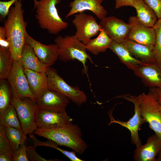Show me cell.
Masks as SVG:
<instances>
[{
    "label": "cell",
    "instance_id": "6da1fadb",
    "mask_svg": "<svg viewBox=\"0 0 161 161\" xmlns=\"http://www.w3.org/2000/svg\"><path fill=\"white\" fill-rule=\"evenodd\" d=\"M21 1L19 0L11 7L4 24L13 61L20 60L26 43L27 24L24 19Z\"/></svg>",
    "mask_w": 161,
    "mask_h": 161
},
{
    "label": "cell",
    "instance_id": "30bf717a",
    "mask_svg": "<svg viewBox=\"0 0 161 161\" xmlns=\"http://www.w3.org/2000/svg\"><path fill=\"white\" fill-rule=\"evenodd\" d=\"M7 79L13 95L20 99L29 97L36 102L30 88L23 66L19 61H13Z\"/></svg>",
    "mask_w": 161,
    "mask_h": 161
},
{
    "label": "cell",
    "instance_id": "ab89813d",
    "mask_svg": "<svg viewBox=\"0 0 161 161\" xmlns=\"http://www.w3.org/2000/svg\"><path fill=\"white\" fill-rule=\"evenodd\" d=\"M157 106L159 110L161 111V105L159 104L157 102Z\"/></svg>",
    "mask_w": 161,
    "mask_h": 161
},
{
    "label": "cell",
    "instance_id": "ac0fdd59",
    "mask_svg": "<svg viewBox=\"0 0 161 161\" xmlns=\"http://www.w3.org/2000/svg\"><path fill=\"white\" fill-rule=\"evenodd\" d=\"M69 102V99L65 96L49 89L36 100L39 108L53 109H66Z\"/></svg>",
    "mask_w": 161,
    "mask_h": 161
},
{
    "label": "cell",
    "instance_id": "7a4b0ae2",
    "mask_svg": "<svg viewBox=\"0 0 161 161\" xmlns=\"http://www.w3.org/2000/svg\"><path fill=\"white\" fill-rule=\"evenodd\" d=\"M34 133L53 141L58 145L68 147L79 154H83L88 147L82 138L80 129L72 122L55 129L38 128Z\"/></svg>",
    "mask_w": 161,
    "mask_h": 161
},
{
    "label": "cell",
    "instance_id": "7402d4cb",
    "mask_svg": "<svg viewBox=\"0 0 161 161\" xmlns=\"http://www.w3.org/2000/svg\"><path fill=\"white\" fill-rule=\"evenodd\" d=\"M109 49L117 56L121 63L133 71L139 65L143 63L134 58L123 43L112 41Z\"/></svg>",
    "mask_w": 161,
    "mask_h": 161
},
{
    "label": "cell",
    "instance_id": "4dcf8cb0",
    "mask_svg": "<svg viewBox=\"0 0 161 161\" xmlns=\"http://www.w3.org/2000/svg\"><path fill=\"white\" fill-rule=\"evenodd\" d=\"M14 152L5 134V127L0 125V154H7L13 157Z\"/></svg>",
    "mask_w": 161,
    "mask_h": 161
},
{
    "label": "cell",
    "instance_id": "3957f363",
    "mask_svg": "<svg viewBox=\"0 0 161 161\" xmlns=\"http://www.w3.org/2000/svg\"><path fill=\"white\" fill-rule=\"evenodd\" d=\"M35 17L40 27L56 35L66 29L68 23L60 16L56 5L61 0H33Z\"/></svg>",
    "mask_w": 161,
    "mask_h": 161
},
{
    "label": "cell",
    "instance_id": "e0dca14e",
    "mask_svg": "<svg viewBox=\"0 0 161 161\" xmlns=\"http://www.w3.org/2000/svg\"><path fill=\"white\" fill-rule=\"evenodd\" d=\"M103 0H73L69 3L70 9L66 15V18L73 15L88 10L92 12L99 19L106 17L107 10L102 5Z\"/></svg>",
    "mask_w": 161,
    "mask_h": 161
},
{
    "label": "cell",
    "instance_id": "2e32d148",
    "mask_svg": "<svg viewBox=\"0 0 161 161\" xmlns=\"http://www.w3.org/2000/svg\"><path fill=\"white\" fill-rule=\"evenodd\" d=\"M161 152V138L156 134L149 137L146 143L138 148L134 152L135 161H157V157Z\"/></svg>",
    "mask_w": 161,
    "mask_h": 161
},
{
    "label": "cell",
    "instance_id": "d4e9b609",
    "mask_svg": "<svg viewBox=\"0 0 161 161\" xmlns=\"http://www.w3.org/2000/svg\"><path fill=\"white\" fill-rule=\"evenodd\" d=\"M0 125L22 130L16 112L12 105L0 112Z\"/></svg>",
    "mask_w": 161,
    "mask_h": 161
},
{
    "label": "cell",
    "instance_id": "484cf974",
    "mask_svg": "<svg viewBox=\"0 0 161 161\" xmlns=\"http://www.w3.org/2000/svg\"><path fill=\"white\" fill-rule=\"evenodd\" d=\"M5 129L6 136L14 151L20 145H24L27 138L22 129L8 126L5 127Z\"/></svg>",
    "mask_w": 161,
    "mask_h": 161
},
{
    "label": "cell",
    "instance_id": "f35d334b",
    "mask_svg": "<svg viewBox=\"0 0 161 161\" xmlns=\"http://www.w3.org/2000/svg\"><path fill=\"white\" fill-rule=\"evenodd\" d=\"M157 161H161V152L159 154L157 158Z\"/></svg>",
    "mask_w": 161,
    "mask_h": 161
},
{
    "label": "cell",
    "instance_id": "4316f807",
    "mask_svg": "<svg viewBox=\"0 0 161 161\" xmlns=\"http://www.w3.org/2000/svg\"><path fill=\"white\" fill-rule=\"evenodd\" d=\"M13 62L9 49L0 47V80L7 79Z\"/></svg>",
    "mask_w": 161,
    "mask_h": 161
},
{
    "label": "cell",
    "instance_id": "e575fe53",
    "mask_svg": "<svg viewBox=\"0 0 161 161\" xmlns=\"http://www.w3.org/2000/svg\"><path fill=\"white\" fill-rule=\"evenodd\" d=\"M155 12L158 19L161 18V0H144Z\"/></svg>",
    "mask_w": 161,
    "mask_h": 161
},
{
    "label": "cell",
    "instance_id": "74e56055",
    "mask_svg": "<svg viewBox=\"0 0 161 161\" xmlns=\"http://www.w3.org/2000/svg\"><path fill=\"white\" fill-rule=\"evenodd\" d=\"M149 92L153 95L158 103L161 105V87L150 88Z\"/></svg>",
    "mask_w": 161,
    "mask_h": 161
},
{
    "label": "cell",
    "instance_id": "f1b7e54d",
    "mask_svg": "<svg viewBox=\"0 0 161 161\" xmlns=\"http://www.w3.org/2000/svg\"><path fill=\"white\" fill-rule=\"evenodd\" d=\"M9 84L5 79L0 80V112L11 104L13 94Z\"/></svg>",
    "mask_w": 161,
    "mask_h": 161
},
{
    "label": "cell",
    "instance_id": "8992f818",
    "mask_svg": "<svg viewBox=\"0 0 161 161\" xmlns=\"http://www.w3.org/2000/svg\"><path fill=\"white\" fill-rule=\"evenodd\" d=\"M140 114L150 129L161 138V111L157 106V102L149 92L147 94L142 93L135 95Z\"/></svg>",
    "mask_w": 161,
    "mask_h": 161
},
{
    "label": "cell",
    "instance_id": "d590c367",
    "mask_svg": "<svg viewBox=\"0 0 161 161\" xmlns=\"http://www.w3.org/2000/svg\"><path fill=\"white\" fill-rule=\"evenodd\" d=\"M0 47L9 49L10 47V43L7 39L4 26L0 27Z\"/></svg>",
    "mask_w": 161,
    "mask_h": 161
},
{
    "label": "cell",
    "instance_id": "f546056e",
    "mask_svg": "<svg viewBox=\"0 0 161 161\" xmlns=\"http://www.w3.org/2000/svg\"><path fill=\"white\" fill-rule=\"evenodd\" d=\"M155 32V41L153 52L156 62L161 66V18L153 27Z\"/></svg>",
    "mask_w": 161,
    "mask_h": 161
},
{
    "label": "cell",
    "instance_id": "ba28073f",
    "mask_svg": "<svg viewBox=\"0 0 161 161\" xmlns=\"http://www.w3.org/2000/svg\"><path fill=\"white\" fill-rule=\"evenodd\" d=\"M117 97L123 98L133 103L134 105V114L128 121H123L115 120L113 117L112 112H109V115L110 118V122L108 125H110L112 123H117L127 129L131 134V143L136 146V148H138L142 145L139 137V130L142 125L146 122L140 114L135 95L126 94L118 96Z\"/></svg>",
    "mask_w": 161,
    "mask_h": 161
},
{
    "label": "cell",
    "instance_id": "44dd1931",
    "mask_svg": "<svg viewBox=\"0 0 161 161\" xmlns=\"http://www.w3.org/2000/svg\"><path fill=\"white\" fill-rule=\"evenodd\" d=\"M23 67L39 72H45L49 66L43 63L37 57L31 47L25 43L19 61Z\"/></svg>",
    "mask_w": 161,
    "mask_h": 161
},
{
    "label": "cell",
    "instance_id": "1f68e13d",
    "mask_svg": "<svg viewBox=\"0 0 161 161\" xmlns=\"http://www.w3.org/2000/svg\"><path fill=\"white\" fill-rule=\"evenodd\" d=\"M19 0H10L7 1H0L1 20H2L7 17L11 6L13 4H14Z\"/></svg>",
    "mask_w": 161,
    "mask_h": 161
},
{
    "label": "cell",
    "instance_id": "836d02e7",
    "mask_svg": "<svg viewBox=\"0 0 161 161\" xmlns=\"http://www.w3.org/2000/svg\"><path fill=\"white\" fill-rule=\"evenodd\" d=\"M29 161L26 152V147L24 145L14 151L13 161Z\"/></svg>",
    "mask_w": 161,
    "mask_h": 161
},
{
    "label": "cell",
    "instance_id": "277c9868",
    "mask_svg": "<svg viewBox=\"0 0 161 161\" xmlns=\"http://www.w3.org/2000/svg\"><path fill=\"white\" fill-rule=\"evenodd\" d=\"M55 43L58 49V58L63 62L77 60L83 64L86 72L87 59L93 63L90 56L87 53L85 45L75 35H58L55 39Z\"/></svg>",
    "mask_w": 161,
    "mask_h": 161
},
{
    "label": "cell",
    "instance_id": "ffe728a7",
    "mask_svg": "<svg viewBox=\"0 0 161 161\" xmlns=\"http://www.w3.org/2000/svg\"><path fill=\"white\" fill-rule=\"evenodd\" d=\"M123 43L134 58L143 63L156 62L153 52L154 47L141 44L129 39Z\"/></svg>",
    "mask_w": 161,
    "mask_h": 161
},
{
    "label": "cell",
    "instance_id": "8fae6325",
    "mask_svg": "<svg viewBox=\"0 0 161 161\" xmlns=\"http://www.w3.org/2000/svg\"><path fill=\"white\" fill-rule=\"evenodd\" d=\"M72 119L67 114L66 109L38 108L36 114L38 128H56L72 122Z\"/></svg>",
    "mask_w": 161,
    "mask_h": 161
},
{
    "label": "cell",
    "instance_id": "5b68a950",
    "mask_svg": "<svg viewBox=\"0 0 161 161\" xmlns=\"http://www.w3.org/2000/svg\"><path fill=\"white\" fill-rule=\"evenodd\" d=\"M11 104L16 112L24 132L26 135L33 133L38 129L36 117L39 108L36 102L29 97L20 99L13 95Z\"/></svg>",
    "mask_w": 161,
    "mask_h": 161
},
{
    "label": "cell",
    "instance_id": "d6986e66",
    "mask_svg": "<svg viewBox=\"0 0 161 161\" xmlns=\"http://www.w3.org/2000/svg\"><path fill=\"white\" fill-rule=\"evenodd\" d=\"M23 67L30 90L37 100L48 89L47 75Z\"/></svg>",
    "mask_w": 161,
    "mask_h": 161
},
{
    "label": "cell",
    "instance_id": "83f0119b",
    "mask_svg": "<svg viewBox=\"0 0 161 161\" xmlns=\"http://www.w3.org/2000/svg\"><path fill=\"white\" fill-rule=\"evenodd\" d=\"M30 137L33 140L34 146H44L51 147L56 149L69 158L72 161H82V160L78 157L76 155L75 151H67L60 148L58 145L53 141L48 139L46 141H41L35 137L33 133L29 134Z\"/></svg>",
    "mask_w": 161,
    "mask_h": 161
},
{
    "label": "cell",
    "instance_id": "52a82bcc",
    "mask_svg": "<svg viewBox=\"0 0 161 161\" xmlns=\"http://www.w3.org/2000/svg\"><path fill=\"white\" fill-rule=\"evenodd\" d=\"M45 73L49 89L63 95L78 106L86 102L87 97L84 92L78 87L72 86L67 84L55 69L50 66Z\"/></svg>",
    "mask_w": 161,
    "mask_h": 161
},
{
    "label": "cell",
    "instance_id": "603a6c76",
    "mask_svg": "<svg viewBox=\"0 0 161 161\" xmlns=\"http://www.w3.org/2000/svg\"><path fill=\"white\" fill-rule=\"evenodd\" d=\"M133 7L135 9L139 20L145 25L153 27L158 18L154 11L144 0H134Z\"/></svg>",
    "mask_w": 161,
    "mask_h": 161
},
{
    "label": "cell",
    "instance_id": "cb8c5ba5",
    "mask_svg": "<svg viewBox=\"0 0 161 161\" xmlns=\"http://www.w3.org/2000/svg\"><path fill=\"white\" fill-rule=\"evenodd\" d=\"M105 31L102 29L97 37L90 39L85 44L86 50L94 55L104 52L109 49L112 41Z\"/></svg>",
    "mask_w": 161,
    "mask_h": 161
},
{
    "label": "cell",
    "instance_id": "8d00e7d4",
    "mask_svg": "<svg viewBox=\"0 0 161 161\" xmlns=\"http://www.w3.org/2000/svg\"><path fill=\"white\" fill-rule=\"evenodd\" d=\"M134 0H115V8L118 9L125 6L133 7Z\"/></svg>",
    "mask_w": 161,
    "mask_h": 161
},
{
    "label": "cell",
    "instance_id": "4fadbf2b",
    "mask_svg": "<svg viewBox=\"0 0 161 161\" xmlns=\"http://www.w3.org/2000/svg\"><path fill=\"white\" fill-rule=\"evenodd\" d=\"M99 24L112 41L123 43L128 39L129 26L122 20L114 16L106 17Z\"/></svg>",
    "mask_w": 161,
    "mask_h": 161
},
{
    "label": "cell",
    "instance_id": "9a60e30c",
    "mask_svg": "<svg viewBox=\"0 0 161 161\" xmlns=\"http://www.w3.org/2000/svg\"><path fill=\"white\" fill-rule=\"evenodd\" d=\"M133 72L145 86L150 88L161 87V66L156 62L143 63Z\"/></svg>",
    "mask_w": 161,
    "mask_h": 161
},
{
    "label": "cell",
    "instance_id": "5bb4252c",
    "mask_svg": "<svg viewBox=\"0 0 161 161\" xmlns=\"http://www.w3.org/2000/svg\"><path fill=\"white\" fill-rule=\"evenodd\" d=\"M25 41L32 48L39 59L47 66H51L59 59L58 49L55 43L44 44L33 38L27 32Z\"/></svg>",
    "mask_w": 161,
    "mask_h": 161
},
{
    "label": "cell",
    "instance_id": "d6a6232c",
    "mask_svg": "<svg viewBox=\"0 0 161 161\" xmlns=\"http://www.w3.org/2000/svg\"><path fill=\"white\" fill-rule=\"evenodd\" d=\"M35 146H28L26 147V152L29 160L32 161H52L56 160H47L43 157L36 151Z\"/></svg>",
    "mask_w": 161,
    "mask_h": 161
},
{
    "label": "cell",
    "instance_id": "9c48e42d",
    "mask_svg": "<svg viewBox=\"0 0 161 161\" xmlns=\"http://www.w3.org/2000/svg\"><path fill=\"white\" fill-rule=\"evenodd\" d=\"M72 23L76 30L74 35L85 45L92 37L98 35L102 29L95 17L84 12L75 14Z\"/></svg>",
    "mask_w": 161,
    "mask_h": 161
},
{
    "label": "cell",
    "instance_id": "7c38bea8",
    "mask_svg": "<svg viewBox=\"0 0 161 161\" xmlns=\"http://www.w3.org/2000/svg\"><path fill=\"white\" fill-rule=\"evenodd\" d=\"M128 23L130 27L129 39L143 44L154 47L155 41V32L153 27L144 24L137 16H130Z\"/></svg>",
    "mask_w": 161,
    "mask_h": 161
}]
</instances>
